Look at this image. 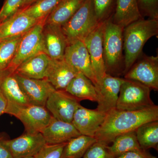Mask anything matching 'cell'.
<instances>
[{"label": "cell", "instance_id": "cell-1", "mask_svg": "<svg viewBox=\"0 0 158 158\" xmlns=\"http://www.w3.org/2000/svg\"><path fill=\"white\" fill-rule=\"evenodd\" d=\"M158 120V106L137 111L115 108L106 113L103 124L96 133L97 141L106 145L112 143L117 136L136 131L141 125Z\"/></svg>", "mask_w": 158, "mask_h": 158}, {"label": "cell", "instance_id": "cell-2", "mask_svg": "<svg viewBox=\"0 0 158 158\" xmlns=\"http://www.w3.org/2000/svg\"><path fill=\"white\" fill-rule=\"evenodd\" d=\"M158 34V19H141L126 27L123 30L125 74L142 54L144 44Z\"/></svg>", "mask_w": 158, "mask_h": 158}, {"label": "cell", "instance_id": "cell-3", "mask_svg": "<svg viewBox=\"0 0 158 158\" xmlns=\"http://www.w3.org/2000/svg\"><path fill=\"white\" fill-rule=\"evenodd\" d=\"M112 16L105 22L103 40V59L106 73L118 77L123 73L124 71L123 51L124 27L113 23Z\"/></svg>", "mask_w": 158, "mask_h": 158}, {"label": "cell", "instance_id": "cell-4", "mask_svg": "<svg viewBox=\"0 0 158 158\" xmlns=\"http://www.w3.org/2000/svg\"><path fill=\"white\" fill-rule=\"evenodd\" d=\"M99 23L94 14L92 0H86L61 27L68 44L76 40L84 41Z\"/></svg>", "mask_w": 158, "mask_h": 158}, {"label": "cell", "instance_id": "cell-5", "mask_svg": "<svg viewBox=\"0 0 158 158\" xmlns=\"http://www.w3.org/2000/svg\"><path fill=\"white\" fill-rule=\"evenodd\" d=\"M151 90L140 82L125 79L120 87L116 109L137 111L153 106L156 105L151 98Z\"/></svg>", "mask_w": 158, "mask_h": 158}, {"label": "cell", "instance_id": "cell-6", "mask_svg": "<svg viewBox=\"0 0 158 158\" xmlns=\"http://www.w3.org/2000/svg\"><path fill=\"white\" fill-rule=\"evenodd\" d=\"M5 113L22 122L28 133H41L49 123L52 116L45 107L7 103Z\"/></svg>", "mask_w": 158, "mask_h": 158}, {"label": "cell", "instance_id": "cell-7", "mask_svg": "<svg viewBox=\"0 0 158 158\" xmlns=\"http://www.w3.org/2000/svg\"><path fill=\"white\" fill-rule=\"evenodd\" d=\"M45 20H41L23 35L16 55L8 70L14 72L19 65L40 52H44L42 30Z\"/></svg>", "mask_w": 158, "mask_h": 158}, {"label": "cell", "instance_id": "cell-8", "mask_svg": "<svg viewBox=\"0 0 158 158\" xmlns=\"http://www.w3.org/2000/svg\"><path fill=\"white\" fill-rule=\"evenodd\" d=\"M124 78L140 82L151 90L158 91V56H142L141 54L125 74Z\"/></svg>", "mask_w": 158, "mask_h": 158}, {"label": "cell", "instance_id": "cell-9", "mask_svg": "<svg viewBox=\"0 0 158 158\" xmlns=\"http://www.w3.org/2000/svg\"><path fill=\"white\" fill-rule=\"evenodd\" d=\"M81 101L65 90H55L49 96L45 107L54 118L71 123Z\"/></svg>", "mask_w": 158, "mask_h": 158}, {"label": "cell", "instance_id": "cell-10", "mask_svg": "<svg viewBox=\"0 0 158 158\" xmlns=\"http://www.w3.org/2000/svg\"><path fill=\"white\" fill-rule=\"evenodd\" d=\"M105 22L106 21L100 23L83 41L89 53L98 84L107 73L104 61L103 47Z\"/></svg>", "mask_w": 158, "mask_h": 158}, {"label": "cell", "instance_id": "cell-11", "mask_svg": "<svg viewBox=\"0 0 158 158\" xmlns=\"http://www.w3.org/2000/svg\"><path fill=\"white\" fill-rule=\"evenodd\" d=\"M64 59L79 72L90 79L95 87L98 84L90 57L84 42L76 40L68 44Z\"/></svg>", "mask_w": 158, "mask_h": 158}, {"label": "cell", "instance_id": "cell-12", "mask_svg": "<svg viewBox=\"0 0 158 158\" xmlns=\"http://www.w3.org/2000/svg\"><path fill=\"white\" fill-rule=\"evenodd\" d=\"M124 81V78L106 74L95 87L98 94V110L107 113L116 108L120 87Z\"/></svg>", "mask_w": 158, "mask_h": 158}, {"label": "cell", "instance_id": "cell-13", "mask_svg": "<svg viewBox=\"0 0 158 158\" xmlns=\"http://www.w3.org/2000/svg\"><path fill=\"white\" fill-rule=\"evenodd\" d=\"M13 158L34 156L47 143L41 133H28L11 140H5Z\"/></svg>", "mask_w": 158, "mask_h": 158}, {"label": "cell", "instance_id": "cell-14", "mask_svg": "<svg viewBox=\"0 0 158 158\" xmlns=\"http://www.w3.org/2000/svg\"><path fill=\"white\" fill-rule=\"evenodd\" d=\"M15 73L29 103L45 107L49 96L56 90L52 85L45 79L28 78Z\"/></svg>", "mask_w": 158, "mask_h": 158}, {"label": "cell", "instance_id": "cell-15", "mask_svg": "<svg viewBox=\"0 0 158 158\" xmlns=\"http://www.w3.org/2000/svg\"><path fill=\"white\" fill-rule=\"evenodd\" d=\"M106 115L97 109L90 110L81 105L75 112L71 123L81 135L94 137Z\"/></svg>", "mask_w": 158, "mask_h": 158}, {"label": "cell", "instance_id": "cell-16", "mask_svg": "<svg viewBox=\"0 0 158 158\" xmlns=\"http://www.w3.org/2000/svg\"><path fill=\"white\" fill-rule=\"evenodd\" d=\"M42 40L44 52L51 59H64L68 42L61 27L44 23Z\"/></svg>", "mask_w": 158, "mask_h": 158}, {"label": "cell", "instance_id": "cell-17", "mask_svg": "<svg viewBox=\"0 0 158 158\" xmlns=\"http://www.w3.org/2000/svg\"><path fill=\"white\" fill-rule=\"evenodd\" d=\"M78 72L64 59H51L45 79L56 90H65Z\"/></svg>", "mask_w": 158, "mask_h": 158}, {"label": "cell", "instance_id": "cell-18", "mask_svg": "<svg viewBox=\"0 0 158 158\" xmlns=\"http://www.w3.org/2000/svg\"><path fill=\"white\" fill-rule=\"evenodd\" d=\"M41 133L48 144L66 143L81 135L72 123L59 120L52 116Z\"/></svg>", "mask_w": 158, "mask_h": 158}, {"label": "cell", "instance_id": "cell-19", "mask_svg": "<svg viewBox=\"0 0 158 158\" xmlns=\"http://www.w3.org/2000/svg\"><path fill=\"white\" fill-rule=\"evenodd\" d=\"M40 21L31 17L22 10L0 23V40L22 36Z\"/></svg>", "mask_w": 158, "mask_h": 158}, {"label": "cell", "instance_id": "cell-20", "mask_svg": "<svg viewBox=\"0 0 158 158\" xmlns=\"http://www.w3.org/2000/svg\"><path fill=\"white\" fill-rule=\"evenodd\" d=\"M51 60L46 54L40 52L19 65L15 73L28 78L45 79Z\"/></svg>", "mask_w": 158, "mask_h": 158}, {"label": "cell", "instance_id": "cell-21", "mask_svg": "<svg viewBox=\"0 0 158 158\" xmlns=\"http://www.w3.org/2000/svg\"><path fill=\"white\" fill-rule=\"evenodd\" d=\"M0 89L7 100V103L30 105L18 82L14 72L7 70L0 73Z\"/></svg>", "mask_w": 158, "mask_h": 158}, {"label": "cell", "instance_id": "cell-22", "mask_svg": "<svg viewBox=\"0 0 158 158\" xmlns=\"http://www.w3.org/2000/svg\"><path fill=\"white\" fill-rule=\"evenodd\" d=\"M65 90L81 101L88 100L97 102L95 86L90 79L79 72L69 82Z\"/></svg>", "mask_w": 158, "mask_h": 158}, {"label": "cell", "instance_id": "cell-23", "mask_svg": "<svg viewBox=\"0 0 158 158\" xmlns=\"http://www.w3.org/2000/svg\"><path fill=\"white\" fill-rule=\"evenodd\" d=\"M142 18L138 0H116V10L112 16L113 23L125 28Z\"/></svg>", "mask_w": 158, "mask_h": 158}, {"label": "cell", "instance_id": "cell-24", "mask_svg": "<svg viewBox=\"0 0 158 158\" xmlns=\"http://www.w3.org/2000/svg\"><path fill=\"white\" fill-rule=\"evenodd\" d=\"M86 0H62L50 13L45 23L62 27L73 16Z\"/></svg>", "mask_w": 158, "mask_h": 158}, {"label": "cell", "instance_id": "cell-25", "mask_svg": "<svg viewBox=\"0 0 158 158\" xmlns=\"http://www.w3.org/2000/svg\"><path fill=\"white\" fill-rule=\"evenodd\" d=\"M137 140L142 149L158 151V120L141 125L135 131Z\"/></svg>", "mask_w": 158, "mask_h": 158}, {"label": "cell", "instance_id": "cell-26", "mask_svg": "<svg viewBox=\"0 0 158 158\" xmlns=\"http://www.w3.org/2000/svg\"><path fill=\"white\" fill-rule=\"evenodd\" d=\"M97 141L94 137L84 135L72 138L66 143L61 158H82L87 150Z\"/></svg>", "mask_w": 158, "mask_h": 158}, {"label": "cell", "instance_id": "cell-27", "mask_svg": "<svg viewBox=\"0 0 158 158\" xmlns=\"http://www.w3.org/2000/svg\"><path fill=\"white\" fill-rule=\"evenodd\" d=\"M111 146H107L110 153L116 158L125 153L141 149L135 131L122 134L115 138Z\"/></svg>", "mask_w": 158, "mask_h": 158}, {"label": "cell", "instance_id": "cell-28", "mask_svg": "<svg viewBox=\"0 0 158 158\" xmlns=\"http://www.w3.org/2000/svg\"><path fill=\"white\" fill-rule=\"evenodd\" d=\"M22 37L18 36L0 40V73L9 68L16 55Z\"/></svg>", "mask_w": 158, "mask_h": 158}, {"label": "cell", "instance_id": "cell-29", "mask_svg": "<svg viewBox=\"0 0 158 158\" xmlns=\"http://www.w3.org/2000/svg\"><path fill=\"white\" fill-rule=\"evenodd\" d=\"M61 1L38 0L31 6L21 10L37 20H45L50 13Z\"/></svg>", "mask_w": 158, "mask_h": 158}, {"label": "cell", "instance_id": "cell-30", "mask_svg": "<svg viewBox=\"0 0 158 158\" xmlns=\"http://www.w3.org/2000/svg\"><path fill=\"white\" fill-rule=\"evenodd\" d=\"M114 0H92L94 10L99 23L109 19L111 15Z\"/></svg>", "mask_w": 158, "mask_h": 158}, {"label": "cell", "instance_id": "cell-31", "mask_svg": "<svg viewBox=\"0 0 158 158\" xmlns=\"http://www.w3.org/2000/svg\"><path fill=\"white\" fill-rule=\"evenodd\" d=\"M23 0H5L0 10V23L9 19L20 10Z\"/></svg>", "mask_w": 158, "mask_h": 158}, {"label": "cell", "instance_id": "cell-32", "mask_svg": "<svg viewBox=\"0 0 158 158\" xmlns=\"http://www.w3.org/2000/svg\"><path fill=\"white\" fill-rule=\"evenodd\" d=\"M138 3L142 17L158 19V0H138Z\"/></svg>", "mask_w": 158, "mask_h": 158}, {"label": "cell", "instance_id": "cell-33", "mask_svg": "<svg viewBox=\"0 0 158 158\" xmlns=\"http://www.w3.org/2000/svg\"><path fill=\"white\" fill-rule=\"evenodd\" d=\"M107 146L97 141L88 148L83 158H115L108 150Z\"/></svg>", "mask_w": 158, "mask_h": 158}, {"label": "cell", "instance_id": "cell-34", "mask_svg": "<svg viewBox=\"0 0 158 158\" xmlns=\"http://www.w3.org/2000/svg\"><path fill=\"white\" fill-rule=\"evenodd\" d=\"M66 143L47 144L34 156V158H61L62 151Z\"/></svg>", "mask_w": 158, "mask_h": 158}, {"label": "cell", "instance_id": "cell-35", "mask_svg": "<svg viewBox=\"0 0 158 158\" xmlns=\"http://www.w3.org/2000/svg\"><path fill=\"white\" fill-rule=\"evenodd\" d=\"M116 158H157L148 150L141 149L131 151L121 155Z\"/></svg>", "mask_w": 158, "mask_h": 158}, {"label": "cell", "instance_id": "cell-36", "mask_svg": "<svg viewBox=\"0 0 158 158\" xmlns=\"http://www.w3.org/2000/svg\"><path fill=\"white\" fill-rule=\"evenodd\" d=\"M5 139L0 137V158H13L11 152L5 143Z\"/></svg>", "mask_w": 158, "mask_h": 158}, {"label": "cell", "instance_id": "cell-37", "mask_svg": "<svg viewBox=\"0 0 158 158\" xmlns=\"http://www.w3.org/2000/svg\"><path fill=\"white\" fill-rule=\"evenodd\" d=\"M7 106V100L0 89V116L5 113Z\"/></svg>", "mask_w": 158, "mask_h": 158}, {"label": "cell", "instance_id": "cell-38", "mask_svg": "<svg viewBox=\"0 0 158 158\" xmlns=\"http://www.w3.org/2000/svg\"><path fill=\"white\" fill-rule=\"evenodd\" d=\"M37 1L38 0H23L20 10L31 6L32 4H34V3L37 2Z\"/></svg>", "mask_w": 158, "mask_h": 158}, {"label": "cell", "instance_id": "cell-39", "mask_svg": "<svg viewBox=\"0 0 158 158\" xmlns=\"http://www.w3.org/2000/svg\"><path fill=\"white\" fill-rule=\"evenodd\" d=\"M34 156L25 157H22L20 158H34Z\"/></svg>", "mask_w": 158, "mask_h": 158}]
</instances>
